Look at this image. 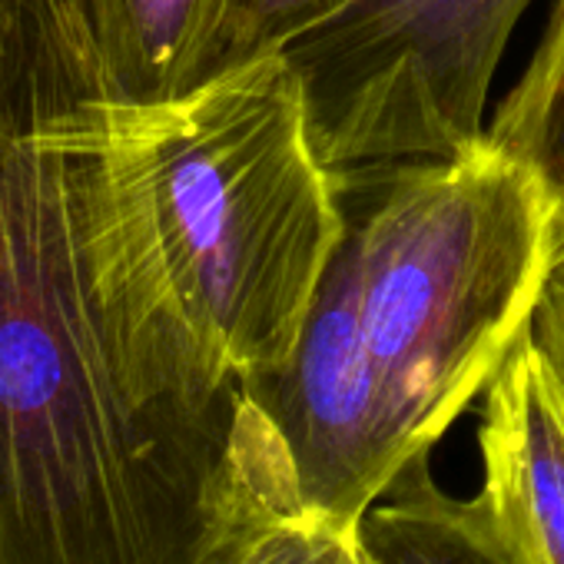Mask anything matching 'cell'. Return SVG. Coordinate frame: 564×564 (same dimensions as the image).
Here are the masks:
<instances>
[{
  "instance_id": "10",
  "label": "cell",
  "mask_w": 564,
  "mask_h": 564,
  "mask_svg": "<svg viewBox=\"0 0 564 564\" xmlns=\"http://www.w3.org/2000/svg\"><path fill=\"white\" fill-rule=\"evenodd\" d=\"M352 0H232L219 37L213 80L246 64L279 57L296 37L336 18Z\"/></svg>"
},
{
  "instance_id": "1",
  "label": "cell",
  "mask_w": 564,
  "mask_h": 564,
  "mask_svg": "<svg viewBox=\"0 0 564 564\" xmlns=\"http://www.w3.org/2000/svg\"><path fill=\"white\" fill-rule=\"evenodd\" d=\"M296 518L282 448L170 282L127 110L0 133V564H236Z\"/></svg>"
},
{
  "instance_id": "3",
  "label": "cell",
  "mask_w": 564,
  "mask_h": 564,
  "mask_svg": "<svg viewBox=\"0 0 564 564\" xmlns=\"http://www.w3.org/2000/svg\"><path fill=\"white\" fill-rule=\"evenodd\" d=\"M362 262V333L395 478L491 386L557 236L544 189L485 143L336 173Z\"/></svg>"
},
{
  "instance_id": "4",
  "label": "cell",
  "mask_w": 564,
  "mask_h": 564,
  "mask_svg": "<svg viewBox=\"0 0 564 564\" xmlns=\"http://www.w3.org/2000/svg\"><path fill=\"white\" fill-rule=\"evenodd\" d=\"M531 0H352L286 57L333 173L455 160L485 143V100Z\"/></svg>"
},
{
  "instance_id": "5",
  "label": "cell",
  "mask_w": 564,
  "mask_h": 564,
  "mask_svg": "<svg viewBox=\"0 0 564 564\" xmlns=\"http://www.w3.org/2000/svg\"><path fill=\"white\" fill-rule=\"evenodd\" d=\"M478 445V498L508 554L518 564H564V412L524 336L485 389Z\"/></svg>"
},
{
  "instance_id": "7",
  "label": "cell",
  "mask_w": 564,
  "mask_h": 564,
  "mask_svg": "<svg viewBox=\"0 0 564 564\" xmlns=\"http://www.w3.org/2000/svg\"><path fill=\"white\" fill-rule=\"evenodd\" d=\"M359 531L376 564H518L481 498L448 495L429 458L412 462L395 478L362 514Z\"/></svg>"
},
{
  "instance_id": "6",
  "label": "cell",
  "mask_w": 564,
  "mask_h": 564,
  "mask_svg": "<svg viewBox=\"0 0 564 564\" xmlns=\"http://www.w3.org/2000/svg\"><path fill=\"white\" fill-rule=\"evenodd\" d=\"M113 100L156 110L213 80L232 0H70Z\"/></svg>"
},
{
  "instance_id": "11",
  "label": "cell",
  "mask_w": 564,
  "mask_h": 564,
  "mask_svg": "<svg viewBox=\"0 0 564 564\" xmlns=\"http://www.w3.org/2000/svg\"><path fill=\"white\" fill-rule=\"evenodd\" d=\"M236 564H376L359 524L279 518L262 528Z\"/></svg>"
},
{
  "instance_id": "12",
  "label": "cell",
  "mask_w": 564,
  "mask_h": 564,
  "mask_svg": "<svg viewBox=\"0 0 564 564\" xmlns=\"http://www.w3.org/2000/svg\"><path fill=\"white\" fill-rule=\"evenodd\" d=\"M524 343L544 376V386L551 389L554 402L564 412V229L561 226L554 236L538 303L524 329Z\"/></svg>"
},
{
  "instance_id": "9",
  "label": "cell",
  "mask_w": 564,
  "mask_h": 564,
  "mask_svg": "<svg viewBox=\"0 0 564 564\" xmlns=\"http://www.w3.org/2000/svg\"><path fill=\"white\" fill-rule=\"evenodd\" d=\"M485 147L518 163L547 196L564 229V0L514 90L485 123Z\"/></svg>"
},
{
  "instance_id": "2",
  "label": "cell",
  "mask_w": 564,
  "mask_h": 564,
  "mask_svg": "<svg viewBox=\"0 0 564 564\" xmlns=\"http://www.w3.org/2000/svg\"><path fill=\"white\" fill-rule=\"evenodd\" d=\"M176 300L242 379L290 356L346 232L286 57L229 70L156 110H127Z\"/></svg>"
},
{
  "instance_id": "8",
  "label": "cell",
  "mask_w": 564,
  "mask_h": 564,
  "mask_svg": "<svg viewBox=\"0 0 564 564\" xmlns=\"http://www.w3.org/2000/svg\"><path fill=\"white\" fill-rule=\"evenodd\" d=\"M67 94H110L70 0H0V133Z\"/></svg>"
}]
</instances>
